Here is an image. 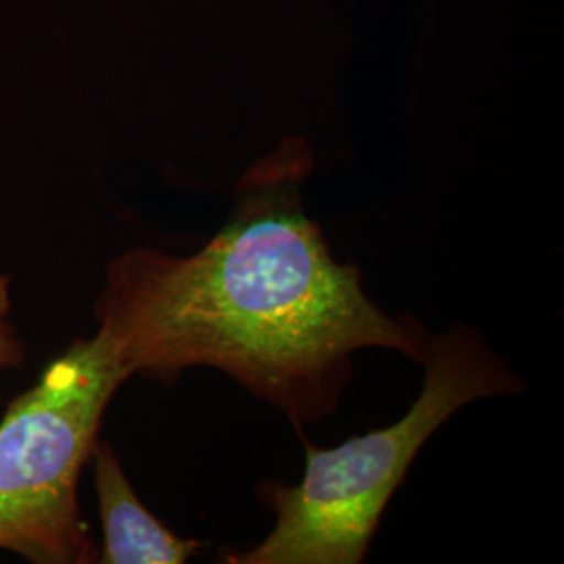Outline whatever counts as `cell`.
<instances>
[{
	"label": "cell",
	"mask_w": 564,
	"mask_h": 564,
	"mask_svg": "<svg viewBox=\"0 0 564 564\" xmlns=\"http://www.w3.org/2000/svg\"><path fill=\"white\" fill-rule=\"evenodd\" d=\"M130 377L95 333L72 343L0 421V550L30 564L97 563L80 477Z\"/></svg>",
	"instance_id": "3"
},
{
	"label": "cell",
	"mask_w": 564,
	"mask_h": 564,
	"mask_svg": "<svg viewBox=\"0 0 564 564\" xmlns=\"http://www.w3.org/2000/svg\"><path fill=\"white\" fill-rule=\"evenodd\" d=\"M13 293L11 276L0 272V383L7 372L21 368L25 362V345L21 341L18 326L11 323Z\"/></svg>",
	"instance_id": "5"
},
{
	"label": "cell",
	"mask_w": 564,
	"mask_h": 564,
	"mask_svg": "<svg viewBox=\"0 0 564 564\" xmlns=\"http://www.w3.org/2000/svg\"><path fill=\"white\" fill-rule=\"evenodd\" d=\"M90 460L102 527L97 563L182 564L202 550V542L172 533L142 505L111 444L99 437Z\"/></svg>",
	"instance_id": "4"
},
{
	"label": "cell",
	"mask_w": 564,
	"mask_h": 564,
	"mask_svg": "<svg viewBox=\"0 0 564 564\" xmlns=\"http://www.w3.org/2000/svg\"><path fill=\"white\" fill-rule=\"evenodd\" d=\"M293 158L242 184L220 232L188 256L151 247L113 258L95 302L97 335L128 377L174 383L218 368L302 431L337 405L364 347L424 362L429 328L372 302L303 212Z\"/></svg>",
	"instance_id": "1"
},
{
	"label": "cell",
	"mask_w": 564,
	"mask_h": 564,
	"mask_svg": "<svg viewBox=\"0 0 564 564\" xmlns=\"http://www.w3.org/2000/svg\"><path fill=\"white\" fill-rule=\"evenodd\" d=\"M423 364V391L405 416L333 449L305 445L302 481L265 489V505L276 512L270 535L224 561L362 563L384 506L426 440L466 403L521 389L489 343L464 324L433 337Z\"/></svg>",
	"instance_id": "2"
}]
</instances>
